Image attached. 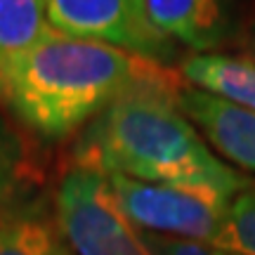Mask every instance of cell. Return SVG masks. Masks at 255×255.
Instances as JSON below:
<instances>
[{
  "label": "cell",
  "mask_w": 255,
  "mask_h": 255,
  "mask_svg": "<svg viewBox=\"0 0 255 255\" xmlns=\"http://www.w3.org/2000/svg\"><path fill=\"white\" fill-rule=\"evenodd\" d=\"M180 85L165 64L55 28L26 50L0 55V109L47 142L76 137L128 92Z\"/></svg>",
  "instance_id": "cell-1"
},
{
  "label": "cell",
  "mask_w": 255,
  "mask_h": 255,
  "mask_svg": "<svg viewBox=\"0 0 255 255\" xmlns=\"http://www.w3.org/2000/svg\"><path fill=\"white\" fill-rule=\"evenodd\" d=\"M180 88H142L109 104L76 135L71 165L234 201L253 180L213 154L175 102Z\"/></svg>",
  "instance_id": "cell-2"
},
{
  "label": "cell",
  "mask_w": 255,
  "mask_h": 255,
  "mask_svg": "<svg viewBox=\"0 0 255 255\" xmlns=\"http://www.w3.org/2000/svg\"><path fill=\"white\" fill-rule=\"evenodd\" d=\"M52 208L59 237L76 255H154L104 173L69 165L59 177Z\"/></svg>",
  "instance_id": "cell-3"
},
{
  "label": "cell",
  "mask_w": 255,
  "mask_h": 255,
  "mask_svg": "<svg viewBox=\"0 0 255 255\" xmlns=\"http://www.w3.org/2000/svg\"><path fill=\"white\" fill-rule=\"evenodd\" d=\"M107 177L123 213L137 229L220 248L232 201L177 187L137 182L123 175Z\"/></svg>",
  "instance_id": "cell-4"
},
{
  "label": "cell",
  "mask_w": 255,
  "mask_h": 255,
  "mask_svg": "<svg viewBox=\"0 0 255 255\" xmlns=\"http://www.w3.org/2000/svg\"><path fill=\"white\" fill-rule=\"evenodd\" d=\"M47 24L66 36L107 43L130 55L165 64L175 55L149 26L142 0H43Z\"/></svg>",
  "instance_id": "cell-5"
},
{
  "label": "cell",
  "mask_w": 255,
  "mask_h": 255,
  "mask_svg": "<svg viewBox=\"0 0 255 255\" xmlns=\"http://www.w3.org/2000/svg\"><path fill=\"white\" fill-rule=\"evenodd\" d=\"M175 102L210 149L229 163L255 173V111L184 83Z\"/></svg>",
  "instance_id": "cell-6"
},
{
  "label": "cell",
  "mask_w": 255,
  "mask_h": 255,
  "mask_svg": "<svg viewBox=\"0 0 255 255\" xmlns=\"http://www.w3.org/2000/svg\"><path fill=\"white\" fill-rule=\"evenodd\" d=\"M149 26L168 43L210 55L234 36V0H142Z\"/></svg>",
  "instance_id": "cell-7"
},
{
  "label": "cell",
  "mask_w": 255,
  "mask_h": 255,
  "mask_svg": "<svg viewBox=\"0 0 255 255\" xmlns=\"http://www.w3.org/2000/svg\"><path fill=\"white\" fill-rule=\"evenodd\" d=\"M182 83L255 111V59L239 55H191L180 62Z\"/></svg>",
  "instance_id": "cell-8"
},
{
  "label": "cell",
  "mask_w": 255,
  "mask_h": 255,
  "mask_svg": "<svg viewBox=\"0 0 255 255\" xmlns=\"http://www.w3.org/2000/svg\"><path fill=\"white\" fill-rule=\"evenodd\" d=\"M57 237L55 208L31 196L0 220V255H47Z\"/></svg>",
  "instance_id": "cell-9"
},
{
  "label": "cell",
  "mask_w": 255,
  "mask_h": 255,
  "mask_svg": "<svg viewBox=\"0 0 255 255\" xmlns=\"http://www.w3.org/2000/svg\"><path fill=\"white\" fill-rule=\"evenodd\" d=\"M36 182L38 170L31 146L0 109V220L14 206L36 196Z\"/></svg>",
  "instance_id": "cell-10"
},
{
  "label": "cell",
  "mask_w": 255,
  "mask_h": 255,
  "mask_svg": "<svg viewBox=\"0 0 255 255\" xmlns=\"http://www.w3.org/2000/svg\"><path fill=\"white\" fill-rule=\"evenodd\" d=\"M50 31L43 0H0V55L26 50Z\"/></svg>",
  "instance_id": "cell-11"
},
{
  "label": "cell",
  "mask_w": 255,
  "mask_h": 255,
  "mask_svg": "<svg viewBox=\"0 0 255 255\" xmlns=\"http://www.w3.org/2000/svg\"><path fill=\"white\" fill-rule=\"evenodd\" d=\"M220 248L255 255V182L239 191L227 210V227Z\"/></svg>",
  "instance_id": "cell-12"
},
{
  "label": "cell",
  "mask_w": 255,
  "mask_h": 255,
  "mask_svg": "<svg viewBox=\"0 0 255 255\" xmlns=\"http://www.w3.org/2000/svg\"><path fill=\"white\" fill-rule=\"evenodd\" d=\"M144 237L154 255H241L234 251L210 246V244H199V241H184V239L161 237V234H149V232H144Z\"/></svg>",
  "instance_id": "cell-13"
},
{
  "label": "cell",
  "mask_w": 255,
  "mask_h": 255,
  "mask_svg": "<svg viewBox=\"0 0 255 255\" xmlns=\"http://www.w3.org/2000/svg\"><path fill=\"white\" fill-rule=\"evenodd\" d=\"M239 43L246 50V57L255 59V7L251 9L248 19L241 24V28H239Z\"/></svg>",
  "instance_id": "cell-14"
},
{
  "label": "cell",
  "mask_w": 255,
  "mask_h": 255,
  "mask_svg": "<svg viewBox=\"0 0 255 255\" xmlns=\"http://www.w3.org/2000/svg\"><path fill=\"white\" fill-rule=\"evenodd\" d=\"M47 255H76V253H73L71 246H69V244H66L62 237H57L55 244H52V248L47 251Z\"/></svg>",
  "instance_id": "cell-15"
}]
</instances>
